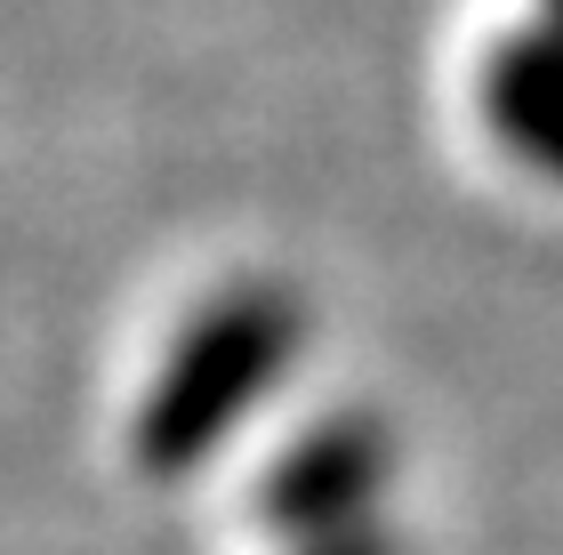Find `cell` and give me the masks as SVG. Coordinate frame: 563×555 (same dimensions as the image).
<instances>
[{
    "mask_svg": "<svg viewBox=\"0 0 563 555\" xmlns=\"http://www.w3.org/2000/svg\"><path fill=\"white\" fill-rule=\"evenodd\" d=\"M475 106H483V130L523 169L563 186V33H548V24L499 33L475 65Z\"/></svg>",
    "mask_w": 563,
    "mask_h": 555,
    "instance_id": "3957f363",
    "label": "cell"
},
{
    "mask_svg": "<svg viewBox=\"0 0 563 555\" xmlns=\"http://www.w3.org/2000/svg\"><path fill=\"white\" fill-rule=\"evenodd\" d=\"M298 346H306V298H290L282 282H225L218 298H201L130 419L137 475L177 484V475L210 467L218 443L266 402V387L290 370Z\"/></svg>",
    "mask_w": 563,
    "mask_h": 555,
    "instance_id": "6da1fadb",
    "label": "cell"
},
{
    "mask_svg": "<svg viewBox=\"0 0 563 555\" xmlns=\"http://www.w3.org/2000/svg\"><path fill=\"white\" fill-rule=\"evenodd\" d=\"M395 475V435L378 411H330L282 451L258 475V523L290 547H322V540H354L371 532V508Z\"/></svg>",
    "mask_w": 563,
    "mask_h": 555,
    "instance_id": "7a4b0ae2",
    "label": "cell"
},
{
    "mask_svg": "<svg viewBox=\"0 0 563 555\" xmlns=\"http://www.w3.org/2000/svg\"><path fill=\"white\" fill-rule=\"evenodd\" d=\"M290 555H395V540L371 523V532H354V540H322V547H290Z\"/></svg>",
    "mask_w": 563,
    "mask_h": 555,
    "instance_id": "277c9868",
    "label": "cell"
},
{
    "mask_svg": "<svg viewBox=\"0 0 563 555\" xmlns=\"http://www.w3.org/2000/svg\"><path fill=\"white\" fill-rule=\"evenodd\" d=\"M540 9H548V16H540V24H548V33H563V0H540Z\"/></svg>",
    "mask_w": 563,
    "mask_h": 555,
    "instance_id": "5b68a950",
    "label": "cell"
}]
</instances>
